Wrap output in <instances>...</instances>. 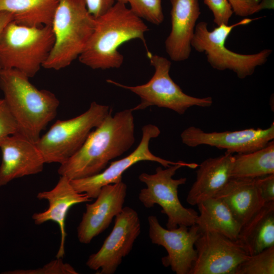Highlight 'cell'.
Segmentation results:
<instances>
[{
    "label": "cell",
    "mask_w": 274,
    "mask_h": 274,
    "mask_svg": "<svg viewBox=\"0 0 274 274\" xmlns=\"http://www.w3.org/2000/svg\"><path fill=\"white\" fill-rule=\"evenodd\" d=\"M131 109L112 112L92 130L79 150L60 164L58 174L76 180L101 172L110 161L128 151L135 141Z\"/></svg>",
    "instance_id": "obj_1"
},
{
    "label": "cell",
    "mask_w": 274,
    "mask_h": 274,
    "mask_svg": "<svg viewBox=\"0 0 274 274\" xmlns=\"http://www.w3.org/2000/svg\"><path fill=\"white\" fill-rule=\"evenodd\" d=\"M148 30L143 19L126 5L116 2L107 12L95 18L93 31L78 59L94 70L119 68L124 57L118 48L124 43L140 39L149 51L145 38Z\"/></svg>",
    "instance_id": "obj_2"
},
{
    "label": "cell",
    "mask_w": 274,
    "mask_h": 274,
    "mask_svg": "<svg viewBox=\"0 0 274 274\" xmlns=\"http://www.w3.org/2000/svg\"><path fill=\"white\" fill-rule=\"evenodd\" d=\"M29 78L15 69L0 71V88L18 133L36 143L42 130L55 118L59 100L52 92L38 89Z\"/></svg>",
    "instance_id": "obj_3"
},
{
    "label": "cell",
    "mask_w": 274,
    "mask_h": 274,
    "mask_svg": "<svg viewBox=\"0 0 274 274\" xmlns=\"http://www.w3.org/2000/svg\"><path fill=\"white\" fill-rule=\"evenodd\" d=\"M94 25L84 0H60L51 24L53 46L43 67L59 70L69 66L84 51Z\"/></svg>",
    "instance_id": "obj_4"
},
{
    "label": "cell",
    "mask_w": 274,
    "mask_h": 274,
    "mask_svg": "<svg viewBox=\"0 0 274 274\" xmlns=\"http://www.w3.org/2000/svg\"><path fill=\"white\" fill-rule=\"evenodd\" d=\"M54 42L51 25L28 26L12 21L0 36V66L33 77L43 67Z\"/></svg>",
    "instance_id": "obj_5"
},
{
    "label": "cell",
    "mask_w": 274,
    "mask_h": 274,
    "mask_svg": "<svg viewBox=\"0 0 274 274\" xmlns=\"http://www.w3.org/2000/svg\"><path fill=\"white\" fill-rule=\"evenodd\" d=\"M261 18H245L232 25L221 24L212 30H209L207 22L200 21L195 26L191 47L198 52L204 53L213 68L231 71L238 78L244 79L251 76L257 66L265 64L272 50L265 49L254 54H242L228 49L225 42L234 28Z\"/></svg>",
    "instance_id": "obj_6"
},
{
    "label": "cell",
    "mask_w": 274,
    "mask_h": 274,
    "mask_svg": "<svg viewBox=\"0 0 274 274\" xmlns=\"http://www.w3.org/2000/svg\"><path fill=\"white\" fill-rule=\"evenodd\" d=\"M147 55L155 72L146 83L131 86L117 82L111 79L106 81L116 86L127 89L138 95L141 102L132 110L136 111L155 106L168 109L179 114H183L190 107L197 106L209 107L213 104L212 98L196 97L185 93L180 87L171 78L169 71L171 62L167 58L149 51Z\"/></svg>",
    "instance_id": "obj_7"
},
{
    "label": "cell",
    "mask_w": 274,
    "mask_h": 274,
    "mask_svg": "<svg viewBox=\"0 0 274 274\" xmlns=\"http://www.w3.org/2000/svg\"><path fill=\"white\" fill-rule=\"evenodd\" d=\"M111 112L109 106L93 101L82 114L68 120H57L36 143L45 163L61 164L68 160Z\"/></svg>",
    "instance_id": "obj_8"
},
{
    "label": "cell",
    "mask_w": 274,
    "mask_h": 274,
    "mask_svg": "<svg viewBox=\"0 0 274 274\" xmlns=\"http://www.w3.org/2000/svg\"><path fill=\"white\" fill-rule=\"evenodd\" d=\"M198 164L182 161L163 169L161 166L156 168L155 173H142L139 180L146 185L141 190L139 199L146 208L155 204L159 205L161 212L167 216L166 228L172 229L180 225L190 227L195 224L198 213L191 208H186L181 203L178 197V188L184 184L186 178L175 179L173 177L182 167L196 168Z\"/></svg>",
    "instance_id": "obj_9"
},
{
    "label": "cell",
    "mask_w": 274,
    "mask_h": 274,
    "mask_svg": "<svg viewBox=\"0 0 274 274\" xmlns=\"http://www.w3.org/2000/svg\"><path fill=\"white\" fill-rule=\"evenodd\" d=\"M141 223L138 213L129 207H123L115 217L114 226L100 249L91 254L86 264L100 274H113L122 259L131 251L141 233Z\"/></svg>",
    "instance_id": "obj_10"
},
{
    "label": "cell",
    "mask_w": 274,
    "mask_h": 274,
    "mask_svg": "<svg viewBox=\"0 0 274 274\" xmlns=\"http://www.w3.org/2000/svg\"><path fill=\"white\" fill-rule=\"evenodd\" d=\"M141 140L135 149L128 156L111 162L110 165L98 174L84 178L72 180L71 182L79 193H85L89 198H95L101 188L106 185L122 181L124 172L134 164L142 161L156 162L164 167L179 164L182 161L174 162L154 155L149 149V143L160 133L159 128L153 124L144 125Z\"/></svg>",
    "instance_id": "obj_11"
},
{
    "label": "cell",
    "mask_w": 274,
    "mask_h": 274,
    "mask_svg": "<svg viewBox=\"0 0 274 274\" xmlns=\"http://www.w3.org/2000/svg\"><path fill=\"white\" fill-rule=\"evenodd\" d=\"M148 221L152 243L162 246L167 252L161 259L162 264L170 266L177 274H189L196 258L194 244L200 234L197 225L169 229L163 227L155 216H149Z\"/></svg>",
    "instance_id": "obj_12"
},
{
    "label": "cell",
    "mask_w": 274,
    "mask_h": 274,
    "mask_svg": "<svg viewBox=\"0 0 274 274\" xmlns=\"http://www.w3.org/2000/svg\"><path fill=\"white\" fill-rule=\"evenodd\" d=\"M196 258L189 274H234L249 255L236 241L217 232L200 233Z\"/></svg>",
    "instance_id": "obj_13"
},
{
    "label": "cell",
    "mask_w": 274,
    "mask_h": 274,
    "mask_svg": "<svg viewBox=\"0 0 274 274\" xmlns=\"http://www.w3.org/2000/svg\"><path fill=\"white\" fill-rule=\"evenodd\" d=\"M183 144L190 147L208 145L231 154L247 153L265 147L274 139V123L265 129L247 128L236 131L207 132L190 126L181 134Z\"/></svg>",
    "instance_id": "obj_14"
},
{
    "label": "cell",
    "mask_w": 274,
    "mask_h": 274,
    "mask_svg": "<svg viewBox=\"0 0 274 274\" xmlns=\"http://www.w3.org/2000/svg\"><path fill=\"white\" fill-rule=\"evenodd\" d=\"M126 193L127 186L122 181L103 186L95 201L86 204V211L77 227L80 243L89 244L109 226L122 210Z\"/></svg>",
    "instance_id": "obj_15"
},
{
    "label": "cell",
    "mask_w": 274,
    "mask_h": 274,
    "mask_svg": "<svg viewBox=\"0 0 274 274\" xmlns=\"http://www.w3.org/2000/svg\"><path fill=\"white\" fill-rule=\"evenodd\" d=\"M0 187L11 181L42 172L44 158L35 143L18 132L5 138L0 145Z\"/></svg>",
    "instance_id": "obj_16"
},
{
    "label": "cell",
    "mask_w": 274,
    "mask_h": 274,
    "mask_svg": "<svg viewBox=\"0 0 274 274\" xmlns=\"http://www.w3.org/2000/svg\"><path fill=\"white\" fill-rule=\"evenodd\" d=\"M171 30L165 41L172 60L185 61L190 56L191 41L200 14L198 0H170Z\"/></svg>",
    "instance_id": "obj_17"
},
{
    "label": "cell",
    "mask_w": 274,
    "mask_h": 274,
    "mask_svg": "<svg viewBox=\"0 0 274 274\" xmlns=\"http://www.w3.org/2000/svg\"><path fill=\"white\" fill-rule=\"evenodd\" d=\"M40 199L48 201L49 206L45 211L32 215V219L37 225L51 221L56 223L60 229V243L56 258H62L64 255V245L66 233L65 221L70 209L73 206L88 202L91 200L84 193L77 192L73 186L71 180L61 176L56 186L51 190L40 192L37 196Z\"/></svg>",
    "instance_id": "obj_18"
},
{
    "label": "cell",
    "mask_w": 274,
    "mask_h": 274,
    "mask_svg": "<svg viewBox=\"0 0 274 274\" xmlns=\"http://www.w3.org/2000/svg\"><path fill=\"white\" fill-rule=\"evenodd\" d=\"M232 154L209 158L199 165L196 171V178L186 197L190 205L214 197L231 178L233 162Z\"/></svg>",
    "instance_id": "obj_19"
},
{
    "label": "cell",
    "mask_w": 274,
    "mask_h": 274,
    "mask_svg": "<svg viewBox=\"0 0 274 274\" xmlns=\"http://www.w3.org/2000/svg\"><path fill=\"white\" fill-rule=\"evenodd\" d=\"M255 179L231 178L214 197L226 204L241 227L265 204Z\"/></svg>",
    "instance_id": "obj_20"
},
{
    "label": "cell",
    "mask_w": 274,
    "mask_h": 274,
    "mask_svg": "<svg viewBox=\"0 0 274 274\" xmlns=\"http://www.w3.org/2000/svg\"><path fill=\"white\" fill-rule=\"evenodd\" d=\"M236 241L249 255L274 246V201L265 203L241 227Z\"/></svg>",
    "instance_id": "obj_21"
},
{
    "label": "cell",
    "mask_w": 274,
    "mask_h": 274,
    "mask_svg": "<svg viewBox=\"0 0 274 274\" xmlns=\"http://www.w3.org/2000/svg\"><path fill=\"white\" fill-rule=\"evenodd\" d=\"M197 206L199 214L195 224L200 233L217 232L236 241L241 225L223 202L216 197H212Z\"/></svg>",
    "instance_id": "obj_22"
},
{
    "label": "cell",
    "mask_w": 274,
    "mask_h": 274,
    "mask_svg": "<svg viewBox=\"0 0 274 274\" xmlns=\"http://www.w3.org/2000/svg\"><path fill=\"white\" fill-rule=\"evenodd\" d=\"M60 0H0V11L11 14L13 21L28 26L51 25Z\"/></svg>",
    "instance_id": "obj_23"
},
{
    "label": "cell",
    "mask_w": 274,
    "mask_h": 274,
    "mask_svg": "<svg viewBox=\"0 0 274 274\" xmlns=\"http://www.w3.org/2000/svg\"><path fill=\"white\" fill-rule=\"evenodd\" d=\"M231 178L255 179L274 174V142L255 151L233 155Z\"/></svg>",
    "instance_id": "obj_24"
},
{
    "label": "cell",
    "mask_w": 274,
    "mask_h": 274,
    "mask_svg": "<svg viewBox=\"0 0 274 274\" xmlns=\"http://www.w3.org/2000/svg\"><path fill=\"white\" fill-rule=\"evenodd\" d=\"M274 246L247 258L237 267L234 274H273Z\"/></svg>",
    "instance_id": "obj_25"
},
{
    "label": "cell",
    "mask_w": 274,
    "mask_h": 274,
    "mask_svg": "<svg viewBox=\"0 0 274 274\" xmlns=\"http://www.w3.org/2000/svg\"><path fill=\"white\" fill-rule=\"evenodd\" d=\"M128 4L130 10L137 16L152 24L160 25L164 20L162 0H115Z\"/></svg>",
    "instance_id": "obj_26"
},
{
    "label": "cell",
    "mask_w": 274,
    "mask_h": 274,
    "mask_svg": "<svg viewBox=\"0 0 274 274\" xmlns=\"http://www.w3.org/2000/svg\"><path fill=\"white\" fill-rule=\"evenodd\" d=\"M9 274H77L78 273L70 264L64 263L61 258L52 260L43 267L36 269H16L7 271Z\"/></svg>",
    "instance_id": "obj_27"
},
{
    "label": "cell",
    "mask_w": 274,
    "mask_h": 274,
    "mask_svg": "<svg viewBox=\"0 0 274 274\" xmlns=\"http://www.w3.org/2000/svg\"><path fill=\"white\" fill-rule=\"evenodd\" d=\"M203 2L212 12L213 21L217 26L229 24L233 12L227 0H203Z\"/></svg>",
    "instance_id": "obj_28"
},
{
    "label": "cell",
    "mask_w": 274,
    "mask_h": 274,
    "mask_svg": "<svg viewBox=\"0 0 274 274\" xmlns=\"http://www.w3.org/2000/svg\"><path fill=\"white\" fill-rule=\"evenodd\" d=\"M16 122L4 98L0 99V145L6 137L17 133Z\"/></svg>",
    "instance_id": "obj_29"
},
{
    "label": "cell",
    "mask_w": 274,
    "mask_h": 274,
    "mask_svg": "<svg viewBox=\"0 0 274 274\" xmlns=\"http://www.w3.org/2000/svg\"><path fill=\"white\" fill-rule=\"evenodd\" d=\"M235 15L246 17L260 12L261 0H227Z\"/></svg>",
    "instance_id": "obj_30"
},
{
    "label": "cell",
    "mask_w": 274,
    "mask_h": 274,
    "mask_svg": "<svg viewBox=\"0 0 274 274\" xmlns=\"http://www.w3.org/2000/svg\"><path fill=\"white\" fill-rule=\"evenodd\" d=\"M255 182L263 202L274 201V174L256 178Z\"/></svg>",
    "instance_id": "obj_31"
},
{
    "label": "cell",
    "mask_w": 274,
    "mask_h": 274,
    "mask_svg": "<svg viewBox=\"0 0 274 274\" xmlns=\"http://www.w3.org/2000/svg\"><path fill=\"white\" fill-rule=\"evenodd\" d=\"M88 12L96 18L107 12L115 3V0H84Z\"/></svg>",
    "instance_id": "obj_32"
},
{
    "label": "cell",
    "mask_w": 274,
    "mask_h": 274,
    "mask_svg": "<svg viewBox=\"0 0 274 274\" xmlns=\"http://www.w3.org/2000/svg\"><path fill=\"white\" fill-rule=\"evenodd\" d=\"M13 21L12 15L7 12L0 11V36L5 27Z\"/></svg>",
    "instance_id": "obj_33"
},
{
    "label": "cell",
    "mask_w": 274,
    "mask_h": 274,
    "mask_svg": "<svg viewBox=\"0 0 274 274\" xmlns=\"http://www.w3.org/2000/svg\"><path fill=\"white\" fill-rule=\"evenodd\" d=\"M274 0H261L259 5V10L261 11L262 10L273 9Z\"/></svg>",
    "instance_id": "obj_34"
},
{
    "label": "cell",
    "mask_w": 274,
    "mask_h": 274,
    "mask_svg": "<svg viewBox=\"0 0 274 274\" xmlns=\"http://www.w3.org/2000/svg\"><path fill=\"white\" fill-rule=\"evenodd\" d=\"M1 69H2V68H1V66H0V71L1 70Z\"/></svg>",
    "instance_id": "obj_35"
}]
</instances>
